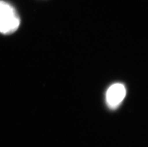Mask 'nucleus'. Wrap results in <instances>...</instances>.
<instances>
[{"mask_svg":"<svg viewBox=\"0 0 148 147\" xmlns=\"http://www.w3.org/2000/svg\"><path fill=\"white\" fill-rule=\"evenodd\" d=\"M21 19L13 6L0 0V33L8 35L17 30Z\"/></svg>","mask_w":148,"mask_h":147,"instance_id":"f257e3e1","label":"nucleus"},{"mask_svg":"<svg viewBox=\"0 0 148 147\" xmlns=\"http://www.w3.org/2000/svg\"><path fill=\"white\" fill-rule=\"evenodd\" d=\"M126 95V87L123 84L117 83L111 85L106 92V104L111 110H115L122 104Z\"/></svg>","mask_w":148,"mask_h":147,"instance_id":"f03ea898","label":"nucleus"}]
</instances>
